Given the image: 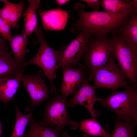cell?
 Listing matches in <instances>:
<instances>
[{
  "label": "cell",
  "instance_id": "1",
  "mask_svg": "<svg viewBox=\"0 0 137 137\" xmlns=\"http://www.w3.org/2000/svg\"><path fill=\"white\" fill-rule=\"evenodd\" d=\"M84 7L79 3L75 4L74 9L79 18L71 26L72 31H84L99 35L108 34L126 23L133 9L123 13L114 14L106 11H85Z\"/></svg>",
  "mask_w": 137,
  "mask_h": 137
},
{
  "label": "cell",
  "instance_id": "2",
  "mask_svg": "<svg viewBox=\"0 0 137 137\" xmlns=\"http://www.w3.org/2000/svg\"><path fill=\"white\" fill-rule=\"evenodd\" d=\"M120 92L114 91L108 97L97 98L103 106L113 111L117 119L130 123H137V90L131 85Z\"/></svg>",
  "mask_w": 137,
  "mask_h": 137
},
{
  "label": "cell",
  "instance_id": "3",
  "mask_svg": "<svg viewBox=\"0 0 137 137\" xmlns=\"http://www.w3.org/2000/svg\"><path fill=\"white\" fill-rule=\"evenodd\" d=\"M35 32L37 37L36 42L40 44V47L35 56L24 62L23 65L25 67L29 64H33L40 67L50 81V92L54 93L56 89L54 84L53 80L56 77V71L59 68L58 64L65 47H62L59 50L55 49L47 43L40 27H38Z\"/></svg>",
  "mask_w": 137,
  "mask_h": 137
},
{
  "label": "cell",
  "instance_id": "4",
  "mask_svg": "<svg viewBox=\"0 0 137 137\" xmlns=\"http://www.w3.org/2000/svg\"><path fill=\"white\" fill-rule=\"evenodd\" d=\"M113 50L112 38L108 34H91L83 55V65L89 72L90 80L93 71L108 62Z\"/></svg>",
  "mask_w": 137,
  "mask_h": 137
},
{
  "label": "cell",
  "instance_id": "5",
  "mask_svg": "<svg viewBox=\"0 0 137 137\" xmlns=\"http://www.w3.org/2000/svg\"><path fill=\"white\" fill-rule=\"evenodd\" d=\"M113 53L119 66L129 79L131 85L136 87L137 49L118 36L111 32Z\"/></svg>",
  "mask_w": 137,
  "mask_h": 137
},
{
  "label": "cell",
  "instance_id": "6",
  "mask_svg": "<svg viewBox=\"0 0 137 137\" xmlns=\"http://www.w3.org/2000/svg\"><path fill=\"white\" fill-rule=\"evenodd\" d=\"M128 78L116 63L112 53L108 62L95 70L92 73L91 79L94 81L93 86L96 89L104 88L115 91L128 86Z\"/></svg>",
  "mask_w": 137,
  "mask_h": 137
},
{
  "label": "cell",
  "instance_id": "7",
  "mask_svg": "<svg viewBox=\"0 0 137 137\" xmlns=\"http://www.w3.org/2000/svg\"><path fill=\"white\" fill-rule=\"evenodd\" d=\"M67 106L66 98L62 95L55 96L46 105L44 118L40 124L46 127L56 128L61 132L67 126L72 129H76L79 127V123L70 118Z\"/></svg>",
  "mask_w": 137,
  "mask_h": 137
},
{
  "label": "cell",
  "instance_id": "8",
  "mask_svg": "<svg viewBox=\"0 0 137 137\" xmlns=\"http://www.w3.org/2000/svg\"><path fill=\"white\" fill-rule=\"evenodd\" d=\"M81 31L63 50L58 64L59 67L71 68L76 65L85 51L91 35Z\"/></svg>",
  "mask_w": 137,
  "mask_h": 137
},
{
  "label": "cell",
  "instance_id": "9",
  "mask_svg": "<svg viewBox=\"0 0 137 137\" xmlns=\"http://www.w3.org/2000/svg\"><path fill=\"white\" fill-rule=\"evenodd\" d=\"M20 80L30 97L31 103L26 110H32L36 106L41 103L48 97L49 90L44 80L37 74L28 75L21 74Z\"/></svg>",
  "mask_w": 137,
  "mask_h": 137
},
{
  "label": "cell",
  "instance_id": "10",
  "mask_svg": "<svg viewBox=\"0 0 137 137\" xmlns=\"http://www.w3.org/2000/svg\"><path fill=\"white\" fill-rule=\"evenodd\" d=\"M89 82L86 81L83 83L73 97L67 101V106L71 107L76 105L82 106L87 109L92 117H98L101 115V112L94 108V104L97 98L95 92L96 89Z\"/></svg>",
  "mask_w": 137,
  "mask_h": 137
},
{
  "label": "cell",
  "instance_id": "11",
  "mask_svg": "<svg viewBox=\"0 0 137 137\" xmlns=\"http://www.w3.org/2000/svg\"><path fill=\"white\" fill-rule=\"evenodd\" d=\"M89 76L88 71L83 66L77 68L70 67L64 68L63 72V80L60 89L62 96L67 98L70 94L74 93L77 88L80 87Z\"/></svg>",
  "mask_w": 137,
  "mask_h": 137
},
{
  "label": "cell",
  "instance_id": "12",
  "mask_svg": "<svg viewBox=\"0 0 137 137\" xmlns=\"http://www.w3.org/2000/svg\"><path fill=\"white\" fill-rule=\"evenodd\" d=\"M44 29L49 31L63 29L69 15L67 11L59 8L47 11L38 10Z\"/></svg>",
  "mask_w": 137,
  "mask_h": 137
},
{
  "label": "cell",
  "instance_id": "13",
  "mask_svg": "<svg viewBox=\"0 0 137 137\" xmlns=\"http://www.w3.org/2000/svg\"><path fill=\"white\" fill-rule=\"evenodd\" d=\"M25 67L18 64L9 52L0 51V80L15 77L23 73Z\"/></svg>",
  "mask_w": 137,
  "mask_h": 137
},
{
  "label": "cell",
  "instance_id": "14",
  "mask_svg": "<svg viewBox=\"0 0 137 137\" xmlns=\"http://www.w3.org/2000/svg\"><path fill=\"white\" fill-rule=\"evenodd\" d=\"M5 5L0 8V17L8 25L10 28H18V22L23 11L25 3L21 1L15 4L6 0H0Z\"/></svg>",
  "mask_w": 137,
  "mask_h": 137
},
{
  "label": "cell",
  "instance_id": "15",
  "mask_svg": "<svg viewBox=\"0 0 137 137\" xmlns=\"http://www.w3.org/2000/svg\"><path fill=\"white\" fill-rule=\"evenodd\" d=\"M115 32L118 36L137 49V9L133 8L128 21Z\"/></svg>",
  "mask_w": 137,
  "mask_h": 137
},
{
  "label": "cell",
  "instance_id": "16",
  "mask_svg": "<svg viewBox=\"0 0 137 137\" xmlns=\"http://www.w3.org/2000/svg\"><path fill=\"white\" fill-rule=\"evenodd\" d=\"M22 73L13 78L0 80V101H2L5 106L9 101L13 99L19 88Z\"/></svg>",
  "mask_w": 137,
  "mask_h": 137
},
{
  "label": "cell",
  "instance_id": "17",
  "mask_svg": "<svg viewBox=\"0 0 137 137\" xmlns=\"http://www.w3.org/2000/svg\"><path fill=\"white\" fill-rule=\"evenodd\" d=\"M28 8L24 11L23 14L24 29L25 33L28 38L37 28L38 23L36 10L40 3L39 0H29Z\"/></svg>",
  "mask_w": 137,
  "mask_h": 137
},
{
  "label": "cell",
  "instance_id": "18",
  "mask_svg": "<svg viewBox=\"0 0 137 137\" xmlns=\"http://www.w3.org/2000/svg\"><path fill=\"white\" fill-rule=\"evenodd\" d=\"M28 38L23 29L21 33L12 37L9 42L15 60L18 64L23 66Z\"/></svg>",
  "mask_w": 137,
  "mask_h": 137
},
{
  "label": "cell",
  "instance_id": "19",
  "mask_svg": "<svg viewBox=\"0 0 137 137\" xmlns=\"http://www.w3.org/2000/svg\"><path fill=\"white\" fill-rule=\"evenodd\" d=\"M79 124L83 137H109L110 135L101 127L95 118L85 119Z\"/></svg>",
  "mask_w": 137,
  "mask_h": 137
},
{
  "label": "cell",
  "instance_id": "20",
  "mask_svg": "<svg viewBox=\"0 0 137 137\" xmlns=\"http://www.w3.org/2000/svg\"><path fill=\"white\" fill-rule=\"evenodd\" d=\"M28 132L25 133L23 137H58L61 132L55 128H50L41 125L32 118Z\"/></svg>",
  "mask_w": 137,
  "mask_h": 137
},
{
  "label": "cell",
  "instance_id": "21",
  "mask_svg": "<svg viewBox=\"0 0 137 137\" xmlns=\"http://www.w3.org/2000/svg\"><path fill=\"white\" fill-rule=\"evenodd\" d=\"M100 5L105 11L114 14L125 13L133 8L130 0H101Z\"/></svg>",
  "mask_w": 137,
  "mask_h": 137
},
{
  "label": "cell",
  "instance_id": "22",
  "mask_svg": "<svg viewBox=\"0 0 137 137\" xmlns=\"http://www.w3.org/2000/svg\"><path fill=\"white\" fill-rule=\"evenodd\" d=\"M16 119L11 137H23L26 128L32 117V111L26 115L23 114L18 106L16 107Z\"/></svg>",
  "mask_w": 137,
  "mask_h": 137
},
{
  "label": "cell",
  "instance_id": "23",
  "mask_svg": "<svg viewBox=\"0 0 137 137\" xmlns=\"http://www.w3.org/2000/svg\"><path fill=\"white\" fill-rule=\"evenodd\" d=\"M136 124L117 119L113 130L109 137H134Z\"/></svg>",
  "mask_w": 137,
  "mask_h": 137
},
{
  "label": "cell",
  "instance_id": "24",
  "mask_svg": "<svg viewBox=\"0 0 137 137\" xmlns=\"http://www.w3.org/2000/svg\"><path fill=\"white\" fill-rule=\"evenodd\" d=\"M10 27L2 18L0 17V37L5 40L10 42L12 36L11 34Z\"/></svg>",
  "mask_w": 137,
  "mask_h": 137
},
{
  "label": "cell",
  "instance_id": "25",
  "mask_svg": "<svg viewBox=\"0 0 137 137\" xmlns=\"http://www.w3.org/2000/svg\"><path fill=\"white\" fill-rule=\"evenodd\" d=\"M88 6L94 11H98L99 9L101 0H82Z\"/></svg>",
  "mask_w": 137,
  "mask_h": 137
},
{
  "label": "cell",
  "instance_id": "26",
  "mask_svg": "<svg viewBox=\"0 0 137 137\" xmlns=\"http://www.w3.org/2000/svg\"><path fill=\"white\" fill-rule=\"evenodd\" d=\"M5 40L0 37V51L6 50Z\"/></svg>",
  "mask_w": 137,
  "mask_h": 137
},
{
  "label": "cell",
  "instance_id": "27",
  "mask_svg": "<svg viewBox=\"0 0 137 137\" xmlns=\"http://www.w3.org/2000/svg\"><path fill=\"white\" fill-rule=\"evenodd\" d=\"M56 2L60 6L62 5L67 3L71 1L69 0H56Z\"/></svg>",
  "mask_w": 137,
  "mask_h": 137
},
{
  "label": "cell",
  "instance_id": "28",
  "mask_svg": "<svg viewBox=\"0 0 137 137\" xmlns=\"http://www.w3.org/2000/svg\"><path fill=\"white\" fill-rule=\"evenodd\" d=\"M58 137H72L69 135L66 132H65L59 134ZM75 137H77L76 136Z\"/></svg>",
  "mask_w": 137,
  "mask_h": 137
},
{
  "label": "cell",
  "instance_id": "29",
  "mask_svg": "<svg viewBox=\"0 0 137 137\" xmlns=\"http://www.w3.org/2000/svg\"><path fill=\"white\" fill-rule=\"evenodd\" d=\"M132 2L133 8L135 9H137V0H133L132 1Z\"/></svg>",
  "mask_w": 137,
  "mask_h": 137
},
{
  "label": "cell",
  "instance_id": "30",
  "mask_svg": "<svg viewBox=\"0 0 137 137\" xmlns=\"http://www.w3.org/2000/svg\"><path fill=\"white\" fill-rule=\"evenodd\" d=\"M1 130H0V134H1Z\"/></svg>",
  "mask_w": 137,
  "mask_h": 137
}]
</instances>
